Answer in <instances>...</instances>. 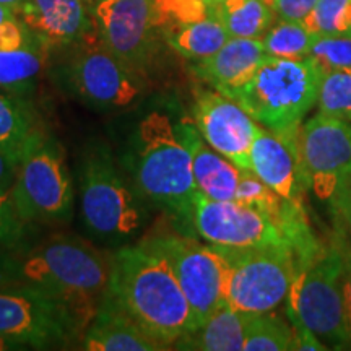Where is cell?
<instances>
[{
  "instance_id": "1",
  "label": "cell",
  "mask_w": 351,
  "mask_h": 351,
  "mask_svg": "<svg viewBox=\"0 0 351 351\" xmlns=\"http://www.w3.org/2000/svg\"><path fill=\"white\" fill-rule=\"evenodd\" d=\"M111 257L104 300L138 324L158 343L174 350L195 328L194 314L173 270L143 243L125 245Z\"/></svg>"
},
{
  "instance_id": "2",
  "label": "cell",
  "mask_w": 351,
  "mask_h": 351,
  "mask_svg": "<svg viewBox=\"0 0 351 351\" xmlns=\"http://www.w3.org/2000/svg\"><path fill=\"white\" fill-rule=\"evenodd\" d=\"M111 257L73 234H54L19 261L20 282L60 302L83 332L106 295Z\"/></svg>"
},
{
  "instance_id": "3",
  "label": "cell",
  "mask_w": 351,
  "mask_h": 351,
  "mask_svg": "<svg viewBox=\"0 0 351 351\" xmlns=\"http://www.w3.org/2000/svg\"><path fill=\"white\" fill-rule=\"evenodd\" d=\"M127 165L145 199L192 223L197 192L192 156L165 111L148 112L135 127Z\"/></svg>"
},
{
  "instance_id": "4",
  "label": "cell",
  "mask_w": 351,
  "mask_h": 351,
  "mask_svg": "<svg viewBox=\"0 0 351 351\" xmlns=\"http://www.w3.org/2000/svg\"><path fill=\"white\" fill-rule=\"evenodd\" d=\"M324 69L313 57H267L254 77L231 93L258 125L275 134L300 129L306 114L317 104Z\"/></svg>"
},
{
  "instance_id": "5",
  "label": "cell",
  "mask_w": 351,
  "mask_h": 351,
  "mask_svg": "<svg viewBox=\"0 0 351 351\" xmlns=\"http://www.w3.org/2000/svg\"><path fill=\"white\" fill-rule=\"evenodd\" d=\"M348 247L340 239L322 244L314 256L298 262L289 288L288 317L309 328L327 348H351L343 311V270Z\"/></svg>"
},
{
  "instance_id": "6",
  "label": "cell",
  "mask_w": 351,
  "mask_h": 351,
  "mask_svg": "<svg viewBox=\"0 0 351 351\" xmlns=\"http://www.w3.org/2000/svg\"><path fill=\"white\" fill-rule=\"evenodd\" d=\"M143 244L163 257L173 270L191 304L195 328L226 304L230 263L218 245L202 244L174 232H161Z\"/></svg>"
},
{
  "instance_id": "7",
  "label": "cell",
  "mask_w": 351,
  "mask_h": 351,
  "mask_svg": "<svg viewBox=\"0 0 351 351\" xmlns=\"http://www.w3.org/2000/svg\"><path fill=\"white\" fill-rule=\"evenodd\" d=\"M12 200L25 223L65 221L73 205V189L60 145L41 130L21 158Z\"/></svg>"
},
{
  "instance_id": "8",
  "label": "cell",
  "mask_w": 351,
  "mask_h": 351,
  "mask_svg": "<svg viewBox=\"0 0 351 351\" xmlns=\"http://www.w3.org/2000/svg\"><path fill=\"white\" fill-rule=\"evenodd\" d=\"M80 197L83 221L98 238L125 239L142 226V208L101 145L83 158Z\"/></svg>"
},
{
  "instance_id": "9",
  "label": "cell",
  "mask_w": 351,
  "mask_h": 351,
  "mask_svg": "<svg viewBox=\"0 0 351 351\" xmlns=\"http://www.w3.org/2000/svg\"><path fill=\"white\" fill-rule=\"evenodd\" d=\"M230 263L226 302L247 314L275 311L289 295L298 271L291 245L226 249Z\"/></svg>"
},
{
  "instance_id": "10",
  "label": "cell",
  "mask_w": 351,
  "mask_h": 351,
  "mask_svg": "<svg viewBox=\"0 0 351 351\" xmlns=\"http://www.w3.org/2000/svg\"><path fill=\"white\" fill-rule=\"evenodd\" d=\"M72 90L96 109H124L143 93L142 75L104 46L99 34L75 44L67 69Z\"/></svg>"
},
{
  "instance_id": "11",
  "label": "cell",
  "mask_w": 351,
  "mask_h": 351,
  "mask_svg": "<svg viewBox=\"0 0 351 351\" xmlns=\"http://www.w3.org/2000/svg\"><path fill=\"white\" fill-rule=\"evenodd\" d=\"M0 335L46 348L82 335L65 307L32 285L0 287Z\"/></svg>"
},
{
  "instance_id": "12",
  "label": "cell",
  "mask_w": 351,
  "mask_h": 351,
  "mask_svg": "<svg viewBox=\"0 0 351 351\" xmlns=\"http://www.w3.org/2000/svg\"><path fill=\"white\" fill-rule=\"evenodd\" d=\"M296 145L307 187L330 202L351 178V124L317 112L301 124Z\"/></svg>"
},
{
  "instance_id": "13",
  "label": "cell",
  "mask_w": 351,
  "mask_h": 351,
  "mask_svg": "<svg viewBox=\"0 0 351 351\" xmlns=\"http://www.w3.org/2000/svg\"><path fill=\"white\" fill-rule=\"evenodd\" d=\"M99 39L138 75L150 65L161 32L156 0H98L93 5Z\"/></svg>"
},
{
  "instance_id": "14",
  "label": "cell",
  "mask_w": 351,
  "mask_h": 351,
  "mask_svg": "<svg viewBox=\"0 0 351 351\" xmlns=\"http://www.w3.org/2000/svg\"><path fill=\"white\" fill-rule=\"evenodd\" d=\"M192 226L202 239L218 247L289 245L267 215L236 200H213L199 191L194 195Z\"/></svg>"
},
{
  "instance_id": "15",
  "label": "cell",
  "mask_w": 351,
  "mask_h": 351,
  "mask_svg": "<svg viewBox=\"0 0 351 351\" xmlns=\"http://www.w3.org/2000/svg\"><path fill=\"white\" fill-rule=\"evenodd\" d=\"M194 124L213 150L239 169H251V148L258 124L226 95L208 88L195 91Z\"/></svg>"
},
{
  "instance_id": "16",
  "label": "cell",
  "mask_w": 351,
  "mask_h": 351,
  "mask_svg": "<svg viewBox=\"0 0 351 351\" xmlns=\"http://www.w3.org/2000/svg\"><path fill=\"white\" fill-rule=\"evenodd\" d=\"M16 16L43 47L75 46L98 34L85 0H25Z\"/></svg>"
},
{
  "instance_id": "17",
  "label": "cell",
  "mask_w": 351,
  "mask_h": 351,
  "mask_svg": "<svg viewBox=\"0 0 351 351\" xmlns=\"http://www.w3.org/2000/svg\"><path fill=\"white\" fill-rule=\"evenodd\" d=\"M298 130L275 134L258 125L251 148V171L276 194L291 202H302L309 189L298 153Z\"/></svg>"
},
{
  "instance_id": "18",
  "label": "cell",
  "mask_w": 351,
  "mask_h": 351,
  "mask_svg": "<svg viewBox=\"0 0 351 351\" xmlns=\"http://www.w3.org/2000/svg\"><path fill=\"white\" fill-rule=\"evenodd\" d=\"M267 57L262 39L230 38L213 56L197 60L192 72L213 90L230 96L251 80Z\"/></svg>"
},
{
  "instance_id": "19",
  "label": "cell",
  "mask_w": 351,
  "mask_h": 351,
  "mask_svg": "<svg viewBox=\"0 0 351 351\" xmlns=\"http://www.w3.org/2000/svg\"><path fill=\"white\" fill-rule=\"evenodd\" d=\"M179 137L192 156L197 191L213 200H234L241 169L221 153L213 150L200 135L194 122H178Z\"/></svg>"
},
{
  "instance_id": "20",
  "label": "cell",
  "mask_w": 351,
  "mask_h": 351,
  "mask_svg": "<svg viewBox=\"0 0 351 351\" xmlns=\"http://www.w3.org/2000/svg\"><path fill=\"white\" fill-rule=\"evenodd\" d=\"M88 351H160L168 350L152 339L135 320L112 302L103 300L101 309L82 335Z\"/></svg>"
},
{
  "instance_id": "21",
  "label": "cell",
  "mask_w": 351,
  "mask_h": 351,
  "mask_svg": "<svg viewBox=\"0 0 351 351\" xmlns=\"http://www.w3.org/2000/svg\"><path fill=\"white\" fill-rule=\"evenodd\" d=\"M252 314L243 313L226 304L218 309L207 322L182 337L174 350L199 351H241L244 350L245 332Z\"/></svg>"
},
{
  "instance_id": "22",
  "label": "cell",
  "mask_w": 351,
  "mask_h": 351,
  "mask_svg": "<svg viewBox=\"0 0 351 351\" xmlns=\"http://www.w3.org/2000/svg\"><path fill=\"white\" fill-rule=\"evenodd\" d=\"M166 41L186 59L204 60L218 52L230 39L226 28L212 13L207 19L163 29Z\"/></svg>"
},
{
  "instance_id": "23",
  "label": "cell",
  "mask_w": 351,
  "mask_h": 351,
  "mask_svg": "<svg viewBox=\"0 0 351 351\" xmlns=\"http://www.w3.org/2000/svg\"><path fill=\"white\" fill-rule=\"evenodd\" d=\"M210 13L221 21L230 38L262 39L276 19L265 0H221L210 7Z\"/></svg>"
},
{
  "instance_id": "24",
  "label": "cell",
  "mask_w": 351,
  "mask_h": 351,
  "mask_svg": "<svg viewBox=\"0 0 351 351\" xmlns=\"http://www.w3.org/2000/svg\"><path fill=\"white\" fill-rule=\"evenodd\" d=\"M38 132L33 114L23 101L0 90V152L20 163Z\"/></svg>"
},
{
  "instance_id": "25",
  "label": "cell",
  "mask_w": 351,
  "mask_h": 351,
  "mask_svg": "<svg viewBox=\"0 0 351 351\" xmlns=\"http://www.w3.org/2000/svg\"><path fill=\"white\" fill-rule=\"evenodd\" d=\"M34 43L15 51L0 49V90L16 95L32 90L43 70L44 57Z\"/></svg>"
},
{
  "instance_id": "26",
  "label": "cell",
  "mask_w": 351,
  "mask_h": 351,
  "mask_svg": "<svg viewBox=\"0 0 351 351\" xmlns=\"http://www.w3.org/2000/svg\"><path fill=\"white\" fill-rule=\"evenodd\" d=\"M245 351L298 350L295 327L274 311L252 314L244 341Z\"/></svg>"
},
{
  "instance_id": "27",
  "label": "cell",
  "mask_w": 351,
  "mask_h": 351,
  "mask_svg": "<svg viewBox=\"0 0 351 351\" xmlns=\"http://www.w3.org/2000/svg\"><path fill=\"white\" fill-rule=\"evenodd\" d=\"M317 39L319 34L311 32L304 21L280 20L263 34L262 43L267 56L270 57L306 59Z\"/></svg>"
},
{
  "instance_id": "28",
  "label": "cell",
  "mask_w": 351,
  "mask_h": 351,
  "mask_svg": "<svg viewBox=\"0 0 351 351\" xmlns=\"http://www.w3.org/2000/svg\"><path fill=\"white\" fill-rule=\"evenodd\" d=\"M317 109L322 114L351 122V67L324 70Z\"/></svg>"
},
{
  "instance_id": "29",
  "label": "cell",
  "mask_w": 351,
  "mask_h": 351,
  "mask_svg": "<svg viewBox=\"0 0 351 351\" xmlns=\"http://www.w3.org/2000/svg\"><path fill=\"white\" fill-rule=\"evenodd\" d=\"M304 23L319 36H351V0H317Z\"/></svg>"
},
{
  "instance_id": "30",
  "label": "cell",
  "mask_w": 351,
  "mask_h": 351,
  "mask_svg": "<svg viewBox=\"0 0 351 351\" xmlns=\"http://www.w3.org/2000/svg\"><path fill=\"white\" fill-rule=\"evenodd\" d=\"M160 12L161 32L173 25H186L207 19L210 5L207 0H156Z\"/></svg>"
},
{
  "instance_id": "31",
  "label": "cell",
  "mask_w": 351,
  "mask_h": 351,
  "mask_svg": "<svg viewBox=\"0 0 351 351\" xmlns=\"http://www.w3.org/2000/svg\"><path fill=\"white\" fill-rule=\"evenodd\" d=\"M309 57L324 70L351 67V36H319Z\"/></svg>"
},
{
  "instance_id": "32",
  "label": "cell",
  "mask_w": 351,
  "mask_h": 351,
  "mask_svg": "<svg viewBox=\"0 0 351 351\" xmlns=\"http://www.w3.org/2000/svg\"><path fill=\"white\" fill-rule=\"evenodd\" d=\"M26 225L28 223L21 219L13 205L12 195H0V245L10 249L19 244L25 234Z\"/></svg>"
},
{
  "instance_id": "33",
  "label": "cell",
  "mask_w": 351,
  "mask_h": 351,
  "mask_svg": "<svg viewBox=\"0 0 351 351\" xmlns=\"http://www.w3.org/2000/svg\"><path fill=\"white\" fill-rule=\"evenodd\" d=\"M34 41H38V39L29 33V29L26 28L23 21H21L19 16L8 19L0 25V49H21V47L28 46V44H32Z\"/></svg>"
},
{
  "instance_id": "34",
  "label": "cell",
  "mask_w": 351,
  "mask_h": 351,
  "mask_svg": "<svg viewBox=\"0 0 351 351\" xmlns=\"http://www.w3.org/2000/svg\"><path fill=\"white\" fill-rule=\"evenodd\" d=\"M265 2L275 12L276 19L304 21L314 10L317 0H265Z\"/></svg>"
},
{
  "instance_id": "35",
  "label": "cell",
  "mask_w": 351,
  "mask_h": 351,
  "mask_svg": "<svg viewBox=\"0 0 351 351\" xmlns=\"http://www.w3.org/2000/svg\"><path fill=\"white\" fill-rule=\"evenodd\" d=\"M333 212L340 218V221L348 228L351 234V178L346 181L340 191L330 200Z\"/></svg>"
},
{
  "instance_id": "36",
  "label": "cell",
  "mask_w": 351,
  "mask_h": 351,
  "mask_svg": "<svg viewBox=\"0 0 351 351\" xmlns=\"http://www.w3.org/2000/svg\"><path fill=\"white\" fill-rule=\"evenodd\" d=\"M8 247L0 245V287H8L20 282L19 258L10 256Z\"/></svg>"
},
{
  "instance_id": "37",
  "label": "cell",
  "mask_w": 351,
  "mask_h": 351,
  "mask_svg": "<svg viewBox=\"0 0 351 351\" xmlns=\"http://www.w3.org/2000/svg\"><path fill=\"white\" fill-rule=\"evenodd\" d=\"M19 161L12 160L5 153L0 152V195L10 194L19 173Z\"/></svg>"
},
{
  "instance_id": "38",
  "label": "cell",
  "mask_w": 351,
  "mask_h": 351,
  "mask_svg": "<svg viewBox=\"0 0 351 351\" xmlns=\"http://www.w3.org/2000/svg\"><path fill=\"white\" fill-rule=\"evenodd\" d=\"M343 311L345 322L351 339V254L346 251L345 270H343Z\"/></svg>"
},
{
  "instance_id": "39",
  "label": "cell",
  "mask_w": 351,
  "mask_h": 351,
  "mask_svg": "<svg viewBox=\"0 0 351 351\" xmlns=\"http://www.w3.org/2000/svg\"><path fill=\"white\" fill-rule=\"evenodd\" d=\"M29 346L21 343V341L7 339V337L0 335V351H12V350H28Z\"/></svg>"
},
{
  "instance_id": "40",
  "label": "cell",
  "mask_w": 351,
  "mask_h": 351,
  "mask_svg": "<svg viewBox=\"0 0 351 351\" xmlns=\"http://www.w3.org/2000/svg\"><path fill=\"white\" fill-rule=\"evenodd\" d=\"M13 16H16V13L13 12L12 8H8V7L0 3V25H2L3 21L8 20V19H13Z\"/></svg>"
},
{
  "instance_id": "41",
  "label": "cell",
  "mask_w": 351,
  "mask_h": 351,
  "mask_svg": "<svg viewBox=\"0 0 351 351\" xmlns=\"http://www.w3.org/2000/svg\"><path fill=\"white\" fill-rule=\"evenodd\" d=\"M23 2H25V0H0V3H2V5L12 8V10L15 13L20 10V7L23 5Z\"/></svg>"
},
{
  "instance_id": "42",
  "label": "cell",
  "mask_w": 351,
  "mask_h": 351,
  "mask_svg": "<svg viewBox=\"0 0 351 351\" xmlns=\"http://www.w3.org/2000/svg\"><path fill=\"white\" fill-rule=\"evenodd\" d=\"M221 2V0H207V3L210 7H213V5H217V3H219Z\"/></svg>"
},
{
  "instance_id": "43",
  "label": "cell",
  "mask_w": 351,
  "mask_h": 351,
  "mask_svg": "<svg viewBox=\"0 0 351 351\" xmlns=\"http://www.w3.org/2000/svg\"><path fill=\"white\" fill-rule=\"evenodd\" d=\"M85 2H86V3H90V5H91V7H93V5H95V3H96V2H98V0H85Z\"/></svg>"
}]
</instances>
